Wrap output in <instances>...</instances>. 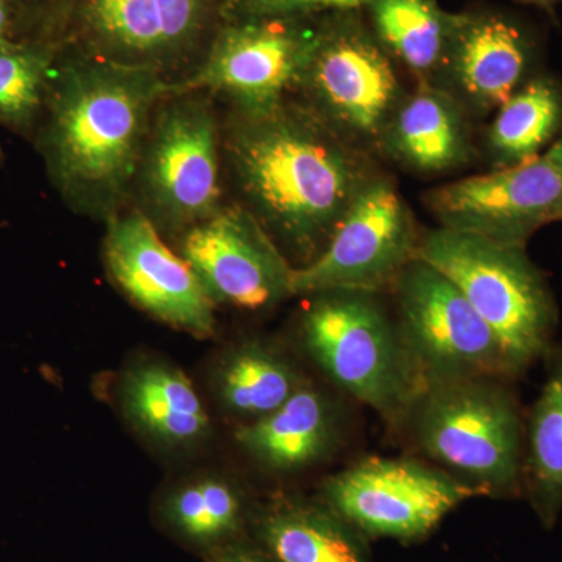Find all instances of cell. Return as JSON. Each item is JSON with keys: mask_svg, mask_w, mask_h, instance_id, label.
I'll return each instance as SVG.
<instances>
[{"mask_svg": "<svg viewBox=\"0 0 562 562\" xmlns=\"http://www.w3.org/2000/svg\"><path fill=\"white\" fill-rule=\"evenodd\" d=\"M228 157L266 231L310 261L373 179L360 147L312 111L284 103L266 116H244L228 139Z\"/></svg>", "mask_w": 562, "mask_h": 562, "instance_id": "6da1fadb", "label": "cell"}, {"mask_svg": "<svg viewBox=\"0 0 562 562\" xmlns=\"http://www.w3.org/2000/svg\"><path fill=\"white\" fill-rule=\"evenodd\" d=\"M166 83L146 66L70 69L52 102L49 168L63 192L90 210H109L143 157L149 113Z\"/></svg>", "mask_w": 562, "mask_h": 562, "instance_id": "7a4b0ae2", "label": "cell"}, {"mask_svg": "<svg viewBox=\"0 0 562 562\" xmlns=\"http://www.w3.org/2000/svg\"><path fill=\"white\" fill-rule=\"evenodd\" d=\"M512 380L425 384L402 425L422 453L490 497L524 492L525 419Z\"/></svg>", "mask_w": 562, "mask_h": 562, "instance_id": "3957f363", "label": "cell"}, {"mask_svg": "<svg viewBox=\"0 0 562 562\" xmlns=\"http://www.w3.org/2000/svg\"><path fill=\"white\" fill-rule=\"evenodd\" d=\"M416 258L452 280L494 333L516 376L553 349L558 308L552 291L525 249L436 228Z\"/></svg>", "mask_w": 562, "mask_h": 562, "instance_id": "277c9868", "label": "cell"}, {"mask_svg": "<svg viewBox=\"0 0 562 562\" xmlns=\"http://www.w3.org/2000/svg\"><path fill=\"white\" fill-rule=\"evenodd\" d=\"M312 297L302 338L313 360L355 401L402 425L420 383L397 324L373 292L328 291Z\"/></svg>", "mask_w": 562, "mask_h": 562, "instance_id": "5b68a950", "label": "cell"}, {"mask_svg": "<svg viewBox=\"0 0 562 562\" xmlns=\"http://www.w3.org/2000/svg\"><path fill=\"white\" fill-rule=\"evenodd\" d=\"M402 341L420 390L452 380H516L505 350L452 280L414 258L392 284Z\"/></svg>", "mask_w": 562, "mask_h": 562, "instance_id": "8992f818", "label": "cell"}, {"mask_svg": "<svg viewBox=\"0 0 562 562\" xmlns=\"http://www.w3.org/2000/svg\"><path fill=\"white\" fill-rule=\"evenodd\" d=\"M483 491L412 458L371 457L324 484L325 503L361 535L416 541Z\"/></svg>", "mask_w": 562, "mask_h": 562, "instance_id": "52a82bcc", "label": "cell"}, {"mask_svg": "<svg viewBox=\"0 0 562 562\" xmlns=\"http://www.w3.org/2000/svg\"><path fill=\"white\" fill-rule=\"evenodd\" d=\"M295 88L306 110L357 147L382 143L403 99L383 47L351 20L314 36Z\"/></svg>", "mask_w": 562, "mask_h": 562, "instance_id": "ba28073f", "label": "cell"}, {"mask_svg": "<svg viewBox=\"0 0 562 562\" xmlns=\"http://www.w3.org/2000/svg\"><path fill=\"white\" fill-rule=\"evenodd\" d=\"M413 214L386 180L372 179L355 199L325 249L294 268L292 295L328 291L376 292L392 288L416 258Z\"/></svg>", "mask_w": 562, "mask_h": 562, "instance_id": "9c48e42d", "label": "cell"}, {"mask_svg": "<svg viewBox=\"0 0 562 562\" xmlns=\"http://www.w3.org/2000/svg\"><path fill=\"white\" fill-rule=\"evenodd\" d=\"M441 227L525 249L543 225L562 220V173L549 155L431 191Z\"/></svg>", "mask_w": 562, "mask_h": 562, "instance_id": "30bf717a", "label": "cell"}, {"mask_svg": "<svg viewBox=\"0 0 562 562\" xmlns=\"http://www.w3.org/2000/svg\"><path fill=\"white\" fill-rule=\"evenodd\" d=\"M181 258L213 302L258 312L292 295L294 268L271 233L241 206L217 210L192 225Z\"/></svg>", "mask_w": 562, "mask_h": 562, "instance_id": "8fae6325", "label": "cell"}, {"mask_svg": "<svg viewBox=\"0 0 562 562\" xmlns=\"http://www.w3.org/2000/svg\"><path fill=\"white\" fill-rule=\"evenodd\" d=\"M205 103L181 101L162 111L143 160L144 188L172 224H199L220 210V138Z\"/></svg>", "mask_w": 562, "mask_h": 562, "instance_id": "7c38bea8", "label": "cell"}, {"mask_svg": "<svg viewBox=\"0 0 562 562\" xmlns=\"http://www.w3.org/2000/svg\"><path fill=\"white\" fill-rule=\"evenodd\" d=\"M314 36L280 21L255 22L222 35L205 66L166 92L210 90L227 95L246 117L271 114L297 87Z\"/></svg>", "mask_w": 562, "mask_h": 562, "instance_id": "4fadbf2b", "label": "cell"}, {"mask_svg": "<svg viewBox=\"0 0 562 562\" xmlns=\"http://www.w3.org/2000/svg\"><path fill=\"white\" fill-rule=\"evenodd\" d=\"M103 249L111 277L144 312L198 338L213 335L214 302L144 214L114 217Z\"/></svg>", "mask_w": 562, "mask_h": 562, "instance_id": "5bb4252c", "label": "cell"}, {"mask_svg": "<svg viewBox=\"0 0 562 562\" xmlns=\"http://www.w3.org/2000/svg\"><path fill=\"white\" fill-rule=\"evenodd\" d=\"M531 58L527 33L501 14H454L446 65L473 109H501L517 91Z\"/></svg>", "mask_w": 562, "mask_h": 562, "instance_id": "9a60e30c", "label": "cell"}, {"mask_svg": "<svg viewBox=\"0 0 562 562\" xmlns=\"http://www.w3.org/2000/svg\"><path fill=\"white\" fill-rule=\"evenodd\" d=\"M339 435L336 406L324 392L303 383L276 412L239 428L236 441L272 471H297L331 453Z\"/></svg>", "mask_w": 562, "mask_h": 562, "instance_id": "2e32d148", "label": "cell"}, {"mask_svg": "<svg viewBox=\"0 0 562 562\" xmlns=\"http://www.w3.org/2000/svg\"><path fill=\"white\" fill-rule=\"evenodd\" d=\"M382 144L406 168L424 173L458 168L472 149L461 103L430 85L402 99Z\"/></svg>", "mask_w": 562, "mask_h": 562, "instance_id": "e0dca14e", "label": "cell"}, {"mask_svg": "<svg viewBox=\"0 0 562 562\" xmlns=\"http://www.w3.org/2000/svg\"><path fill=\"white\" fill-rule=\"evenodd\" d=\"M122 402L132 420L171 446H188L209 430V414L194 384L166 362H143L125 376Z\"/></svg>", "mask_w": 562, "mask_h": 562, "instance_id": "ac0fdd59", "label": "cell"}, {"mask_svg": "<svg viewBox=\"0 0 562 562\" xmlns=\"http://www.w3.org/2000/svg\"><path fill=\"white\" fill-rule=\"evenodd\" d=\"M261 530L277 562H371L364 535L327 503H276Z\"/></svg>", "mask_w": 562, "mask_h": 562, "instance_id": "d6986e66", "label": "cell"}, {"mask_svg": "<svg viewBox=\"0 0 562 562\" xmlns=\"http://www.w3.org/2000/svg\"><path fill=\"white\" fill-rule=\"evenodd\" d=\"M546 382L525 424L524 492L546 528L562 512V342L554 344Z\"/></svg>", "mask_w": 562, "mask_h": 562, "instance_id": "ffe728a7", "label": "cell"}, {"mask_svg": "<svg viewBox=\"0 0 562 562\" xmlns=\"http://www.w3.org/2000/svg\"><path fill=\"white\" fill-rule=\"evenodd\" d=\"M373 25L383 46L417 76L428 79L446 65L454 14L435 0H371Z\"/></svg>", "mask_w": 562, "mask_h": 562, "instance_id": "44dd1931", "label": "cell"}, {"mask_svg": "<svg viewBox=\"0 0 562 562\" xmlns=\"http://www.w3.org/2000/svg\"><path fill=\"white\" fill-rule=\"evenodd\" d=\"M302 384L291 361L260 342H247L232 351L217 373L225 408L249 422L276 412Z\"/></svg>", "mask_w": 562, "mask_h": 562, "instance_id": "7402d4cb", "label": "cell"}, {"mask_svg": "<svg viewBox=\"0 0 562 562\" xmlns=\"http://www.w3.org/2000/svg\"><path fill=\"white\" fill-rule=\"evenodd\" d=\"M562 120V94L549 79L530 81L514 92L492 122L490 150L497 168L520 165L539 157Z\"/></svg>", "mask_w": 562, "mask_h": 562, "instance_id": "603a6c76", "label": "cell"}, {"mask_svg": "<svg viewBox=\"0 0 562 562\" xmlns=\"http://www.w3.org/2000/svg\"><path fill=\"white\" fill-rule=\"evenodd\" d=\"M172 524L199 541L224 538L239 527L243 501L231 483L203 479L180 487L168 503Z\"/></svg>", "mask_w": 562, "mask_h": 562, "instance_id": "cb8c5ba5", "label": "cell"}, {"mask_svg": "<svg viewBox=\"0 0 562 562\" xmlns=\"http://www.w3.org/2000/svg\"><path fill=\"white\" fill-rule=\"evenodd\" d=\"M95 29L114 46L132 54L171 50L161 0H91Z\"/></svg>", "mask_w": 562, "mask_h": 562, "instance_id": "d4e9b609", "label": "cell"}, {"mask_svg": "<svg viewBox=\"0 0 562 562\" xmlns=\"http://www.w3.org/2000/svg\"><path fill=\"white\" fill-rule=\"evenodd\" d=\"M47 61L35 52L0 47V120L32 121L46 91Z\"/></svg>", "mask_w": 562, "mask_h": 562, "instance_id": "484cf974", "label": "cell"}, {"mask_svg": "<svg viewBox=\"0 0 562 562\" xmlns=\"http://www.w3.org/2000/svg\"><path fill=\"white\" fill-rule=\"evenodd\" d=\"M369 2L371 0H246V5L258 16H279L305 10H351Z\"/></svg>", "mask_w": 562, "mask_h": 562, "instance_id": "4316f807", "label": "cell"}, {"mask_svg": "<svg viewBox=\"0 0 562 562\" xmlns=\"http://www.w3.org/2000/svg\"><path fill=\"white\" fill-rule=\"evenodd\" d=\"M221 562H268L262 560L261 557L251 552H244V550H239V552H233L225 557Z\"/></svg>", "mask_w": 562, "mask_h": 562, "instance_id": "83f0119b", "label": "cell"}, {"mask_svg": "<svg viewBox=\"0 0 562 562\" xmlns=\"http://www.w3.org/2000/svg\"><path fill=\"white\" fill-rule=\"evenodd\" d=\"M547 155H549V157L552 158L554 162H557V166L560 168L562 173V138L558 140L557 144H554L552 149L547 151Z\"/></svg>", "mask_w": 562, "mask_h": 562, "instance_id": "f1b7e54d", "label": "cell"}, {"mask_svg": "<svg viewBox=\"0 0 562 562\" xmlns=\"http://www.w3.org/2000/svg\"><path fill=\"white\" fill-rule=\"evenodd\" d=\"M7 24V10H5V0H0V47L3 46V31H5Z\"/></svg>", "mask_w": 562, "mask_h": 562, "instance_id": "f546056e", "label": "cell"}, {"mask_svg": "<svg viewBox=\"0 0 562 562\" xmlns=\"http://www.w3.org/2000/svg\"><path fill=\"white\" fill-rule=\"evenodd\" d=\"M525 2L535 3V5L543 7V9H552L561 0H525Z\"/></svg>", "mask_w": 562, "mask_h": 562, "instance_id": "4dcf8cb0", "label": "cell"}]
</instances>
